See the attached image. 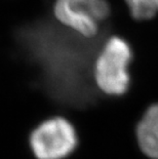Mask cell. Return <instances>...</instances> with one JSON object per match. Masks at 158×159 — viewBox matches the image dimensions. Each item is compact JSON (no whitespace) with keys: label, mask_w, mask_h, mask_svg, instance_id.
Here are the masks:
<instances>
[{"label":"cell","mask_w":158,"mask_h":159,"mask_svg":"<svg viewBox=\"0 0 158 159\" xmlns=\"http://www.w3.org/2000/svg\"><path fill=\"white\" fill-rule=\"evenodd\" d=\"M130 13L137 20H148L158 12V0H125Z\"/></svg>","instance_id":"6"},{"label":"cell","mask_w":158,"mask_h":159,"mask_svg":"<svg viewBox=\"0 0 158 159\" xmlns=\"http://www.w3.org/2000/svg\"><path fill=\"white\" fill-rule=\"evenodd\" d=\"M132 49L125 40L111 37L97 56L93 68V77L97 87L109 96H121L129 86V65Z\"/></svg>","instance_id":"2"},{"label":"cell","mask_w":158,"mask_h":159,"mask_svg":"<svg viewBox=\"0 0 158 159\" xmlns=\"http://www.w3.org/2000/svg\"><path fill=\"white\" fill-rule=\"evenodd\" d=\"M53 12L63 25L79 36L93 38L99 33V24L108 18L110 11L106 0H56Z\"/></svg>","instance_id":"4"},{"label":"cell","mask_w":158,"mask_h":159,"mask_svg":"<svg viewBox=\"0 0 158 159\" xmlns=\"http://www.w3.org/2000/svg\"><path fill=\"white\" fill-rule=\"evenodd\" d=\"M76 146L75 128L61 117L42 122L30 136V147L37 159H64L75 150Z\"/></svg>","instance_id":"3"},{"label":"cell","mask_w":158,"mask_h":159,"mask_svg":"<svg viewBox=\"0 0 158 159\" xmlns=\"http://www.w3.org/2000/svg\"><path fill=\"white\" fill-rule=\"evenodd\" d=\"M137 138L144 153L158 159V105L147 110L137 127Z\"/></svg>","instance_id":"5"},{"label":"cell","mask_w":158,"mask_h":159,"mask_svg":"<svg viewBox=\"0 0 158 159\" xmlns=\"http://www.w3.org/2000/svg\"><path fill=\"white\" fill-rule=\"evenodd\" d=\"M39 28L25 32L22 45L30 61L38 67L43 86L53 99L73 107L93 102L90 63L97 47L75 37Z\"/></svg>","instance_id":"1"}]
</instances>
